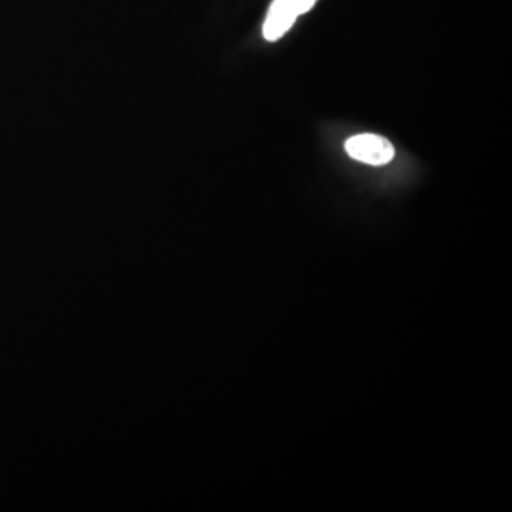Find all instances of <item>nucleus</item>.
Segmentation results:
<instances>
[{"label":"nucleus","mask_w":512,"mask_h":512,"mask_svg":"<svg viewBox=\"0 0 512 512\" xmlns=\"http://www.w3.org/2000/svg\"><path fill=\"white\" fill-rule=\"evenodd\" d=\"M318 0H274L264 23V37L276 42L292 28L295 20L311 10Z\"/></svg>","instance_id":"nucleus-1"},{"label":"nucleus","mask_w":512,"mask_h":512,"mask_svg":"<svg viewBox=\"0 0 512 512\" xmlns=\"http://www.w3.org/2000/svg\"><path fill=\"white\" fill-rule=\"evenodd\" d=\"M346 153L353 160L363 164L386 165L396 156L393 144L387 138L376 136V134H360L349 138L345 144Z\"/></svg>","instance_id":"nucleus-2"}]
</instances>
